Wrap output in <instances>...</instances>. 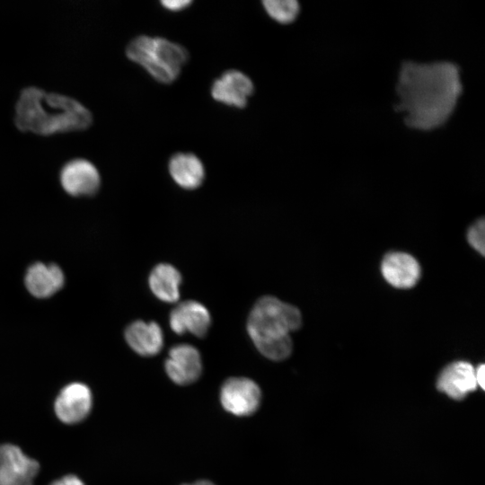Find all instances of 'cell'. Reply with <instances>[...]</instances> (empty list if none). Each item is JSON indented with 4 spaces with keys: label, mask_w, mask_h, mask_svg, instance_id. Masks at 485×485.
<instances>
[{
    "label": "cell",
    "mask_w": 485,
    "mask_h": 485,
    "mask_svg": "<svg viewBox=\"0 0 485 485\" xmlns=\"http://www.w3.org/2000/svg\"><path fill=\"white\" fill-rule=\"evenodd\" d=\"M168 377L176 384L188 385L196 382L202 374L199 351L192 345L173 346L164 363Z\"/></svg>",
    "instance_id": "cell-8"
},
{
    "label": "cell",
    "mask_w": 485,
    "mask_h": 485,
    "mask_svg": "<svg viewBox=\"0 0 485 485\" xmlns=\"http://www.w3.org/2000/svg\"><path fill=\"white\" fill-rule=\"evenodd\" d=\"M50 485H84L75 475H66L53 481Z\"/></svg>",
    "instance_id": "cell-21"
},
{
    "label": "cell",
    "mask_w": 485,
    "mask_h": 485,
    "mask_svg": "<svg viewBox=\"0 0 485 485\" xmlns=\"http://www.w3.org/2000/svg\"><path fill=\"white\" fill-rule=\"evenodd\" d=\"M126 55L155 81L164 84L178 78L190 57L182 45L165 38L147 35L134 38L126 48Z\"/></svg>",
    "instance_id": "cell-4"
},
{
    "label": "cell",
    "mask_w": 485,
    "mask_h": 485,
    "mask_svg": "<svg viewBox=\"0 0 485 485\" xmlns=\"http://www.w3.org/2000/svg\"><path fill=\"white\" fill-rule=\"evenodd\" d=\"M39 469L17 445H0V485H33Z\"/></svg>",
    "instance_id": "cell-6"
},
{
    "label": "cell",
    "mask_w": 485,
    "mask_h": 485,
    "mask_svg": "<svg viewBox=\"0 0 485 485\" xmlns=\"http://www.w3.org/2000/svg\"><path fill=\"white\" fill-rule=\"evenodd\" d=\"M60 182L72 196H91L98 191L101 177L93 163L76 158L64 164L60 171Z\"/></svg>",
    "instance_id": "cell-9"
},
{
    "label": "cell",
    "mask_w": 485,
    "mask_h": 485,
    "mask_svg": "<svg viewBox=\"0 0 485 485\" xmlns=\"http://www.w3.org/2000/svg\"><path fill=\"white\" fill-rule=\"evenodd\" d=\"M469 244L482 256L485 251V223L481 218L474 223L467 233Z\"/></svg>",
    "instance_id": "cell-19"
},
{
    "label": "cell",
    "mask_w": 485,
    "mask_h": 485,
    "mask_svg": "<svg viewBox=\"0 0 485 485\" xmlns=\"http://www.w3.org/2000/svg\"><path fill=\"white\" fill-rule=\"evenodd\" d=\"M302 325L299 309L271 295L260 298L248 316L247 331L267 358L284 360L292 352L290 332Z\"/></svg>",
    "instance_id": "cell-3"
},
{
    "label": "cell",
    "mask_w": 485,
    "mask_h": 485,
    "mask_svg": "<svg viewBox=\"0 0 485 485\" xmlns=\"http://www.w3.org/2000/svg\"><path fill=\"white\" fill-rule=\"evenodd\" d=\"M182 485H215V484L209 481L202 480V481H198L194 483H191V484H182Z\"/></svg>",
    "instance_id": "cell-23"
},
{
    "label": "cell",
    "mask_w": 485,
    "mask_h": 485,
    "mask_svg": "<svg viewBox=\"0 0 485 485\" xmlns=\"http://www.w3.org/2000/svg\"><path fill=\"white\" fill-rule=\"evenodd\" d=\"M13 120L21 131L48 136L85 129L93 116L74 98L29 86L20 93Z\"/></svg>",
    "instance_id": "cell-2"
},
{
    "label": "cell",
    "mask_w": 485,
    "mask_h": 485,
    "mask_svg": "<svg viewBox=\"0 0 485 485\" xmlns=\"http://www.w3.org/2000/svg\"><path fill=\"white\" fill-rule=\"evenodd\" d=\"M169 322L177 334L190 332L197 337H204L211 325V315L201 303L189 300L171 312Z\"/></svg>",
    "instance_id": "cell-12"
},
{
    "label": "cell",
    "mask_w": 485,
    "mask_h": 485,
    "mask_svg": "<svg viewBox=\"0 0 485 485\" xmlns=\"http://www.w3.org/2000/svg\"><path fill=\"white\" fill-rule=\"evenodd\" d=\"M168 170L174 182L185 190L198 188L206 176L203 163L191 153L174 154L169 160Z\"/></svg>",
    "instance_id": "cell-16"
},
{
    "label": "cell",
    "mask_w": 485,
    "mask_h": 485,
    "mask_svg": "<svg viewBox=\"0 0 485 485\" xmlns=\"http://www.w3.org/2000/svg\"><path fill=\"white\" fill-rule=\"evenodd\" d=\"M148 283L153 294L161 301L173 303L180 298L181 276L171 264L156 265L149 275Z\"/></svg>",
    "instance_id": "cell-17"
},
{
    "label": "cell",
    "mask_w": 485,
    "mask_h": 485,
    "mask_svg": "<svg viewBox=\"0 0 485 485\" xmlns=\"http://www.w3.org/2000/svg\"><path fill=\"white\" fill-rule=\"evenodd\" d=\"M478 387L475 368L467 361H454L439 374L436 388L453 400H463Z\"/></svg>",
    "instance_id": "cell-11"
},
{
    "label": "cell",
    "mask_w": 485,
    "mask_h": 485,
    "mask_svg": "<svg viewBox=\"0 0 485 485\" xmlns=\"http://www.w3.org/2000/svg\"><path fill=\"white\" fill-rule=\"evenodd\" d=\"M161 5L170 12H180L191 4L190 0H165L161 1Z\"/></svg>",
    "instance_id": "cell-20"
},
{
    "label": "cell",
    "mask_w": 485,
    "mask_h": 485,
    "mask_svg": "<svg viewBox=\"0 0 485 485\" xmlns=\"http://www.w3.org/2000/svg\"><path fill=\"white\" fill-rule=\"evenodd\" d=\"M65 278L61 269L55 264L35 263L25 276L28 291L38 298H46L57 293L64 285Z\"/></svg>",
    "instance_id": "cell-15"
},
{
    "label": "cell",
    "mask_w": 485,
    "mask_h": 485,
    "mask_svg": "<svg viewBox=\"0 0 485 485\" xmlns=\"http://www.w3.org/2000/svg\"><path fill=\"white\" fill-rule=\"evenodd\" d=\"M125 339L129 347L138 355L152 357L158 354L163 346V334L154 322L136 321L125 331Z\"/></svg>",
    "instance_id": "cell-14"
},
{
    "label": "cell",
    "mask_w": 485,
    "mask_h": 485,
    "mask_svg": "<svg viewBox=\"0 0 485 485\" xmlns=\"http://www.w3.org/2000/svg\"><path fill=\"white\" fill-rule=\"evenodd\" d=\"M475 378L477 385L484 389L485 366L483 364H481L475 368Z\"/></svg>",
    "instance_id": "cell-22"
},
{
    "label": "cell",
    "mask_w": 485,
    "mask_h": 485,
    "mask_svg": "<svg viewBox=\"0 0 485 485\" xmlns=\"http://www.w3.org/2000/svg\"><path fill=\"white\" fill-rule=\"evenodd\" d=\"M219 398L225 411L237 417H248L259 409L261 391L249 378L231 377L222 384Z\"/></svg>",
    "instance_id": "cell-5"
},
{
    "label": "cell",
    "mask_w": 485,
    "mask_h": 485,
    "mask_svg": "<svg viewBox=\"0 0 485 485\" xmlns=\"http://www.w3.org/2000/svg\"><path fill=\"white\" fill-rule=\"evenodd\" d=\"M93 396L89 387L82 383L65 386L55 401L57 417L66 424L83 421L90 413Z\"/></svg>",
    "instance_id": "cell-10"
},
{
    "label": "cell",
    "mask_w": 485,
    "mask_h": 485,
    "mask_svg": "<svg viewBox=\"0 0 485 485\" xmlns=\"http://www.w3.org/2000/svg\"><path fill=\"white\" fill-rule=\"evenodd\" d=\"M384 279L396 288H410L420 278V266L411 255L395 251L388 253L381 264Z\"/></svg>",
    "instance_id": "cell-13"
},
{
    "label": "cell",
    "mask_w": 485,
    "mask_h": 485,
    "mask_svg": "<svg viewBox=\"0 0 485 485\" xmlns=\"http://www.w3.org/2000/svg\"><path fill=\"white\" fill-rule=\"evenodd\" d=\"M262 4L269 16L282 24L294 22L300 10L295 0H265Z\"/></svg>",
    "instance_id": "cell-18"
},
{
    "label": "cell",
    "mask_w": 485,
    "mask_h": 485,
    "mask_svg": "<svg viewBox=\"0 0 485 485\" xmlns=\"http://www.w3.org/2000/svg\"><path fill=\"white\" fill-rule=\"evenodd\" d=\"M254 93L251 78L242 71L231 69L216 79L211 86L212 98L229 107L243 109Z\"/></svg>",
    "instance_id": "cell-7"
},
{
    "label": "cell",
    "mask_w": 485,
    "mask_h": 485,
    "mask_svg": "<svg viewBox=\"0 0 485 485\" xmlns=\"http://www.w3.org/2000/svg\"><path fill=\"white\" fill-rule=\"evenodd\" d=\"M463 91L459 67L449 61L402 63L396 109L413 128L430 130L447 121Z\"/></svg>",
    "instance_id": "cell-1"
}]
</instances>
